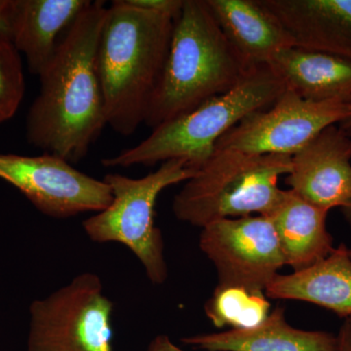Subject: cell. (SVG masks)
Masks as SVG:
<instances>
[{"label":"cell","instance_id":"obj_4","mask_svg":"<svg viewBox=\"0 0 351 351\" xmlns=\"http://www.w3.org/2000/svg\"><path fill=\"white\" fill-rule=\"evenodd\" d=\"M285 89L269 64L255 66L230 91L156 126L140 144L103 158L101 163L108 168H128L184 160L197 171L214 154L219 138L248 115L269 108Z\"/></svg>","mask_w":351,"mask_h":351},{"label":"cell","instance_id":"obj_8","mask_svg":"<svg viewBox=\"0 0 351 351\" xmlns=\"http://www.w3.org/2000/svg\"><path fill=\"white\" fill-rule=\"evenodd\" d=\"M350 114L351 105L304 100L286 88L269 108L248 115L219 138L216 149L292 156L320 132Z\"/></svg>","mask_w":351,"mask_h":351},{"label":"cell","instance_id":"obj_3","mask_svg":"<svg viewBox=\"0 0 351 351\" xmlns=\"http://www.w3.org/2000/svg\"><path fill=\"white\" fill-rule=\"evenodd\" d=\"M250 69L228 43L206 1L184 0L145 125L156 128L230 91Z\"/></svg>","mask_w":351,"mask_h":351},{"label":"cell","instance_id":"obj_11","mask_svg":"<svg viewBox=\"0 0 351 351\" xmlns=\"http://www.w3.org/2000/svg\"><path fill=\"white\" fill-rule=\"evenodd\" d=\"M290 189L314 206L329 212L351 201V138L332 125L291 156L286 176Z\"/></svg>","mask_w":351,"mask_h":351},{"label":"cell","instance_id":"obj_16","mask_svg":"<svg viewBox=\"0 0 351 351\" xmlns=\"http://www.w3.org/2000/svg\"><path fill=\"white\" fill-rule=\"evenodd\" d=\"M269 66L285 87L311 101H341L351 105V62L318 51L285 48Z\"/></svg>","mask_w":351,"mask_h":351},{"label":"cell","instance_id":"obj_6","mask_svg":"<svg viewBox=\"0 0 351 351\" xmlns=\"http://www.w3.org/2000/svg\"><path fill=\"white\" fill-rule=\"evenodd\" d=\"M195 172L184 160H169L140 179L119 173L106 175L112 203L83 221L85 233L98 243L124 245L142 263L152 283L161 285L168 269L162 232L156 225L157 198L164 189L186 182Z\"/></svg>","mask_w":351,"mask_h":351},{"label":"cell","instance_id":"obj_20","mask_svg":"<svg viewBox=\"0 0 351 351\" xmlns=\"http://www.w3.org/2000/svg\"><path fill=\"white\" fill-rule=\"evenodd\" d=\"M24 69L10 38L0 36V123L12 119L24 100Z\"/></svg>","mask_w":351,"mask_h":351},{"label":"cell","instance_id":"obj_2","mask_svg":"<svg viewBox=\"0 0 351 351\" xmlns=\"http://www.w3.org/2000/svg\"><path fill=\"white\" fill-rule=\"evenodd\" d=\"M175 20L115 0L108 6L98 48L107 124L122 136L145 123L160 82Z\"/></svg>","mask_w":351,"mask_h":351},{"label":"cell","instance_id":"obj_18","mask_svg":"<svg viewBox=\"0 0 351 351\" xmlns=\"http://www.w3.org/2000/svg\"><path fill=\"white\" fill-rule=\"evenodd\" d=\"M182 341L207 351H336L337 346V337L331 332L291 326L280 306L270 311L260 326L197 335Z\"/></svg>","mask_w":351,"mask_h":351},{"label":"cell","instance_id":"obj_25","mask_svg":"<svg viewBox=\"0 0 351 351\" xmlns=\"http://www.w3.org/2000/svg\"><path fill=\"white\" fill-rule=\"evenodd\" d=\"M339 127L351 138V114L348 119L343 120V121L339 124Z\"/></svg>","mask_w":351,"mask_h":351},{"label":"cell","instance_id":"obj_24","mask_svg":"<svg viewBox=\"0 0 351 351\" xmlns=\"http://www.w3.org/2000/svg\"><path fill=\"white\" fill-rule=\"evenodd\" d=\"M147 351H184L165 335H159L149 343Z\"/></svg>","mask_w":351,"mask_h":351},{"label":"cell","instance_id":"obj_13","mask_svg":"<svg viewBox=\"0 0 351 351\" xmlns=\"http://www.w3.org/2000/svg\"><path fill=\"white\" fill-rule=\"evenodd\" d=\"M228 43L248 69L269 64L294 46L285 27L260 0H205Z\"/></svg>","mask_w":351,"mask_h":351},{"label":"cell","instance_id":"obj_26","mask_svg":"<svg viewBox=\"0 0 351 351\" xmlns=\"http://www.w3.org/2000/svg\"><path fill=\"white\" fill-rule=\"evenodd\" d=\"M341 212H343L346 223H348V225L351 228V201L348 203V206L341 208Z\"/></svg>","mask_w":351,"mask_h":351},{"label":"cell","instance_id":"obj_19","mask_svg":"<svg viewBox=\"0 0 351 351\" xmlns=\"http://www.w3.org/2000/svg\"><path fill=\"white\" fill-rule=\"evenodd\" d=\"M262 291L239 286H217L205 304V313L215 327L252 329L263 324L270 313V304Z\"/></svg>","mask_w":351,"mask_h":351},{"label":"cell","instance_id":"obj_21","mask_svg":"<svg viewBox=\"0 0 351 351\" xmlns=\"http://www.w3.org/2000/svg\"><path fill=\"white\" fill-rule=\"evenodd\" d=\"M132 5L152 12L162 14L173 18H179L182 10L184 0H128Z\"/></svg>","mask_w":351,"mask_h":351},{"label":"cell","instance_id":"obj_17","mask_svg":"<svg viewBox=\"0 0 351 351\" xmlns=\"http://www.w3.org/2000/svg\"><path fill=\"white\" fill-rule=\"evenodd\" d=\"M328 213L288 189L267 215L276 230L285 265L294 271L315 265L334 251V239L327 230Z\"/></svg>","mask_w":351,"mask_h":351},{"label":"cell","instance_id":"obj_27","mask_svg":"<svg viewBox=\"0 0 351 351\" xmlns=\"http://www.w3.org/2000/svg\"><path fill=\"white\" fill-rule=\"evenodd\" d=\"M348 253H350V258H351V249H348Z\"/></svg>","mask_w":351,"mask_h":351},{"label":"cell","instance_id":"obj_1","mask_svg":"<svg viewBox=\"0 0 351 351\" xmlns=\"http://www.w3.org/2000/svg\"><path fill=\"white\" fill-rule=\"evenodd\" d=\"M108 10L105 1L91 0L69 25L38 75L40 90L27 113V142L71 164L87 156L108 125L98 69Z\"/></svg>","mask_w":351,"mask_h":351},{"label":"cell","instance_id":"obj_14","mask_svg":"<svg viewBox=\"0 0 351 351\" xmlns=\"http://www.w3.org/2000/svg\"><path fill=\"white\" fill-rule=\"evenodd\" d=\"M270 299L316 304L339 317L351 316V258L341 243L328 257L306 269L278 274L265 288Z\"/></svg>","mask_w":351,"mask_h":351},{"label":"cell","instance_id":"obj_7","mask_svg":"<svg viewBox=\"0 0 351 351\" xmlns=\"http://www.w3.org/2000/svg\"><path fill=\"white\" fill-rule=\"evenodd\" d=\"M113 302L85 272L32 302L27 351H112Z\"/></svg>","mask_w":351,"mask_h":351},{"label":"cell","instance_id":"obj_10","mask_svg":"<svg viewBox=\"0 0 351 351\" xmlns=\"http://www.w3.org/2000/svg\"><path fill=\"white\" fill-rule=\"evenodd\" d=\"M201 251L218 272V285L265 292L285 265L271 219L267 215L213 221L200 234Z\"/></svg>","mask_w":351,"mask_h":351},{"label":"cell","instance_id":"obj_22","mask_svg":"<svg viewBox=\"0 0 351 351\" xmlns=\"http://www.w3.org/2000/svg\"><path fill=\"white\" fill-rule=\"evenodd\" d=\"M16 0H0V36L11 39Z\"/></svg>","mask_w":351,"mask_h":351},{"label":"cell","instance_id":"obj_23","mask_svg":"<svg viewBox=\"0 0 351 351\" xmlns=\"http://www.w3.org/2000/svg\"><path fill=\"white\" fill-rule=\"evenodd\" d=\"M336 337V351H351V316L345 318Z\"/></svg>","mask_w":351,"mask_h":351},{"label":"cell","instance_id":"obj_15","mask_svg":"<svg viewBox=\"0 0 351 351\" xmlns=\"http://www.w3.org/2000/svg\"><path fill=\"white\" fill-rule=\"evenodd\" d=\"M91 0H16L11 41L24 55L32 75L50 63L60 34L89 5Z\"/></svg>","mask_w":351,"mask_h":351},{"label":"cell","instance_id":"obj_5","mask_svg":"<svg viewBox=\"0 0 351 351\" xmlns=\"http://www.w3.org/2000/svg\"><path fill=\"white\" fill-rule=\"evenodd\" d=\"M291 170V156L215 149L175 195L176 218L204 228L223 219L269 215L284 191L278 180Z\"/></svg>","mask_w":351,"mask_h":351},{"label":"cell","instance_id":"obj_9","mask_svg":"<svg viewBox=\"0 0 351 351\" xmlns=\"http://www.w3.org/2000/svg\"><path fill=\"white\" fill-rule=\"evenodd\" d=\"M0 179L12 184L48 217L71 218L103 211L112 201L110 186L75 169L61 157L0 152Z\"/></svg>","mask_w":351,"mask_h":351},{"label":"cell","instance_id":"obj_12","mask_svg":"<svg viewBox=\"0 0 351 351\" xmlns=\"http://www.w3.org/2000/svg\"><path fill=\"white\" fill-rule=\"evenodd\" d=\"M294 46L351 62V0H260Z\"/></svg>","mask_w":351,"mask_h":351}]
</instances>
